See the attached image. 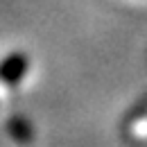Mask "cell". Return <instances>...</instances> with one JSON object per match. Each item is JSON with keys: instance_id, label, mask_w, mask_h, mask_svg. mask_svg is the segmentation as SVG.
<instances>
[{"instance_id": "6da1fadb", "label": "cell", "mask_w": 147, "mask_h": 147, "mask_svg": "<svg viewBox=\"0 0 147 147\" xmlns=\"http://www.w3.org/2000/svg\"><path fill=\"white\" fill-rule=\"evenodd\" d=\"M30 68V61L23 52H11L0 61V84L5 86H16L23 82V77Z\"/></svg>"}, {"instance_id": "7a4b0ae2", "label": "cell", "mask_w": 147, "mask_h": 147, "mask_svg": "<svg viewBox=\"0 0 147 147\" xmlns=\"http://www.w3.org/2000/svg\"><path fill=\"white\" fill-rule=\"evenodd\" d=\"M7 129H9V136L16 140V143H30L32 136H34V129L30 125L27 118H20V115H14L9 122H7Z\"/></svg>"}]
</instances>
